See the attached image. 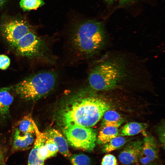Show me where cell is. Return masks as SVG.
<instances>
[{
  "label": "cell",
  "mask_w": 165,
  "mask_h": 165,
  "mask_svg": "<svg viewBox=\"0 0 165 165\" xmlns=\"http://www.w3.org/2000/svg\"><path fill=\"white\" fill-rule=\"evenodd\" d=\"M89 93L87 90L82 91L77 98L63 108L60 117L64 127L75 125L90 127L109 110L110 105L107 103Z\"/></svg>",
  "instance_id": "6da1fadb"
},
{
  "label": "cell",
  "mask_w": 165,
  "mask_h": 165,
  "mask_svg": "<svg viewBox=\"0 0 165 165\" xmlns=\"http://www.w3.org/2000/svg\"><path fill=\"white\" fill-rule=\"evenodd\" d=\"M68 42L72 51L79 58H92L99 53L106 44L104 25L94 20L80 23L73 29Z\"/></svg>",
  "instance_id": "7a4b0ae2"
},
{
  "label": "cell",
  "mask_w": 165,
  "mask_h": 165,
  "mask_svg": "<svg viewBox=\"0 0 165 165\" xmlns=\"http://www.w3.org/2000/svg\"><path fill=\"white\" fill-rule=\"evenodd\" d=\"M126 61L120 58L110 59L97 64L90 72L88 81L90 88L96 91L116 88L127 78L129 73Z\"/></svg>",
  "instance_id": "3957f363"
},
{
  "label": "cell",
  "mask_w": 165,
  "mask_h": 165,
  "mask_svg": "<svg viewBox=\"0 0 165 165\" xmlns=\"http://www.w3.org/2000/svg\"><path fill=\"white\" fill-rule=\"evenodd\" d=\"M58 78L57 71H44L20 82L14 86L13 89L22 99L36 100L50 92L56 85Z\"/></svg>",
  "instance_id": "277c9868"
},
{
  "label": "cell",
  "mask_w": 165,
  "mask_h": 165,
  "mask_svg": "<svg viewBox=\"0 0 165 165\" xmlns=\"http://www.w3.org/2000/svg\"><path fill=\"white\" fill-rule=\"evenodd\" d=\"M14 46L22 55L43 57L51 64L56 61V57L51 50V44L32 30L20 39Z\"/></svg>",
  "instance_id": "5b68a950"
},
{
  "label": "cell",
  "mask_w": 165,
  "mask_h": 165,
  "mask_svg": "<svg viewBox=\"0 0 165 165\" xmlns=\"http://www.w3.org/2000/svg\"><path fill=\"white\" fill-rule=\"evenodd\" d=\"M63 131L69 143L72 146L89 152L94 148L97 134L92 128L72 125L64 127Z\"/></svg>",
  "instance_id": "8992f818"
},
{
  "label": "cell",
  "mask_w": 165,
  "mask_h": 165,
  "mask_svg": "<svg viewBox=\"0 0 165 165\" xmlns=\"http://www.w3.org/2000/svg\"><path fill=\"white\" fill-rule=\"evenodd\" d=\"M0 30L7 41L14 46L20 39L32 30L25 21L15 19L2 23L0 26Z\"/></svg>",
  "instance_id": "52a82bcc"
},
{
  "label": "cell",
  "mask_w": 165,
  "mask_h": 165,
  "mask_svg": "<svg viewBox=\"0 0 165 165\" xmlns=\"http://www.w3.org/2000/svg\"><path fill=\"white\" fill-rule=\"evenodd\" d=\"M143 141L137 140L129 143L119 153L118 159L124 165H131L139 161Z\"/></svg>",
  "instance_id": "ba28073f"
},
{
  "label": "cell",
  "mask_w": 165,
  "mask_h": 165,
  "mask_svg": "<svg viewBox=\"0 0 165 165\" xmlns=\"http://www.w3.org/2000/svg\"><path fill=\"white\" fill-rule=\"evenodd\" d=\"M159 156V149L155 138L150 135H145L139 158L142 165H146L154 162Z\"/></svg>",
  "instance_id": "9c48e42d"
},
{
  "label": "cell",
  "mask_w": 165,
  "mask_h": 165,
  "mask_svg": "<svg viewBox=\"0 0 165 165\" xmlns=\"http://www.w3.org/2000/svg\"><path fill=\"white\" fill-rule=\"evenodd\" d=\"M34 141L32 134L22 133L16 128L13 135V150L14 151H17L28 149Z\"/></svg>",
  "instance_id": "30bf717a"
},
{
  "label": "cell",
  "mask_w": 165,
  "mask_h": 165,
  "mask_svg": "<svg viewBox=\"0 0 165 165\" xmlns=\"http://www.w3.org/2000/svg\"><path fill=\"white\" fill-rule=\"evenodd\" d=\"M36 138L33 147L31 150L28 158V165H44V160L41 159L38 156L37 152L40 146L43 144L46 140L45 133L38 130L35 132Z\"/></svg>",
  "instance_id": "8fae6325"
},
{
  "label": "cell",
  "mask_w": 165,
  "mask_h": 165,
  "mask_svg": "<svg viewBox=\"0 0 165 165\" xmlns=\"http://www.w3.org/2000/svg\"><path fill=\"white\" fill-rule=\"evenodd\" d=\"M47 134L53 140L61 154L65 157L69 158L71 156L67 141L59 130L55 129L50 130Z\"/></svg>",
  "instance_id": "7c38bea8"
},
{
  "label": "cell",
  "mask_w": 165,
  "mask_h": 165,
  "mask_svg": "<svg viewBox=\"0 0 165 165\" xmlns=\"http://www.w3.org/2000/svg\"><path fill=\"white\" fill-rule=\"evenodd\" d=\"M10 90L9 87L0 88V115L3 118L9 114L10 106L13 101Z\"/></svg>",
  "instance_id": "4fadbf2b"
},
{
  "label": "cell",
  "mask_w": 165,
  "mask_h": 165,
  "mask_svg": "<svg viewBox=\"0 0 165 165\" xmlns=\"http://www.w3.org/2000/svg\"><path fill=\"white\" fill-rule=\"evenodd\" d=\"M102 117V127L112 126L118 128L124 121L121 115L114 110H107L104 113Z\"/></svg>",
  "instance_id": "5bb4252c"
},
{
  "label": "cell",
  "mask_w": 165,
  "mask_h": 165,
  "mask_svg": "<svg viewBox=\"0 0 165 165\" xmlns=\"http://www.w3.org/2000/svg\"><path fill=\"white\" fill-rule=\"evenodd\" d=\"M147 125L144 123L130 122L125 125L120 132V135L129 136L141 133L144 134Z\"/></svg>",
  "instance_id": "9a60e30c"
},
{
  "label": "cell",
  "mask_w": 165,
  "mask_h": 165,
  "mask_svg": "<svg viewBox=\"0 0 165 165\" xmlns=\"http://www.w3.org/2000/svg\"><path fill=\"white\" fill-rule=\"evenodd\" d=\"M118 127L112 126L102 127L97 138L98 144L104 145L118 136Z\"/></svg>",
  "instance_id": "2e32d148"
},
{
  "label": "cell",
  "mask_w": 165,
  "mask_h": 165,
  "mask_svg": "<svg viewBox=\"0 0 165 165\" xmlns=\"http://www.w3.org/2000/svg\"><path fill=\"white\" fill-rule=\"evenodd\" d=\"M128 141V140L124 136H117L107 143L104 145L102 151L108 153L119 149L123 147Z\"/></svg>",
  "instance_id": "e0dca14e"
},
{
  "label": "cell",
  "mask_w": 165,
  "mask_h": 165,
  "mask_svg": "<svg viewBox=\"0 0 165 165\" xmlns=\"http://www.w3.org/2000/svg\"><path fill=\"white\" fill-rule=\"evenodd\" d=\"M34 121L31 116H25L19 122L17 129L24 133L33 134L35 133Z\"/></svg>",
  "instance_id": "ac0fdd59"
},
{
  "label": "cell",
  "mask_w": 165,
  "mask_h": 165,
  "mask_svg": "<svg viewBox=\"0 0 165 165\" xmlns=\"http://www.w3.org/2000/svg\"><path fill=\"white\" fill-rule=\"evenodd\" d=\"M20 4L23 10L26 11L36 9L44 3L42 0H20Z\"/></svg>",
  "instance_id": "d6986e66"
},
{
  "label": "cell",
  "mask_w": 165,
  "mask_h": 165,
  "mask_svg": "<svg viewBox=\"0 0 165 165\" xmlns=\"http://www.w3.org/2000/svg\"><path fill=\"white\" fill-rule=\"evenodd\" d=\"M71 165H90V158L83 154H75L70 157Z\"/></svg>",
  "instance_id": "ffe728a7"
},
{
  "label": "cell",
  "mask_w": 165,
  "mask_h": 165,
  "mask_svg": "<svg viewBox=\"0 0 165 165\" xmlns=\"http://www.w3.org/2000/svg\"><path fill=\"white\" fill-rule=\"evenodd\" d=\"M44 144L51 154L52 157L55 156L58 151L57 147L53 140L48 136L46 133V137Z\"/></svg>",
  "instance_id": "44dd1931"
},
{
  "label": "cell",
  "mask_w": 165,
  "mask_h": 165,
  "mask_svg": "<svg viewBox=\"0 0 165 165\" xmlns=\"http://www.w3.org/2000/svg\"><path fill=\"white\" fill-rule=\"evenodd\" d=\"M101 165H118L116 157L111 154H107L103 157Z\"/></svg>",
  "instance_id": "7402d4cb"
},
{
  "label": "cell",
  "mask_w": 165,
  "mask_h": 165,
  "mask_svg": "<svg viewBox=\"0 0 165 165\" xmlns=\"http://www.w3.org/2000/svg\"><path fill=\"white\" fill-rule=\"evenodd\" d=\"M9 58L4 54L0 55V69L4 70L7 69L10 64Z\"/></svg>",
  "instance_id": "603a6c76"
},
{
  "label": "cell",
  "mask_w": 165,
  "mask_h": 165,
  "mask_svg": "<svg viewBox=\"0 0 165 165\" xmlns=\"http://www.w3.org/2000/svg\"><path fill=\"white\" fill-rule=\"evenodd\" d=\"M165 127L164 125L159 127L158 134L159 140L161 146L164 149L165 148Z\"/></svg>",
  "instance_id": "cb8c5ba5"
},
{
  "label": "cell",
  "mask_w": 165,
  "mask_h": 165,
  "mask_svg": "<svg viewBox=\"0 0 165 165\" xmlns=\"http://www.w3.org/2000/svg\"><path fill=\"white\" fill-rule=\"evenodd\" d=\"M137 0H119V6H123L135 2Z\"/></svg>",
  "instance_id": "d4e9b609"
},
{
  "label": "cell",
  "mask_w": 165,
  "mask_h": 165,
  "mask_svg": "<svg viewBox=\"0 0 165 165\" xmlns=\"http://www.w3.org/2000/svg\"><path fill=\"white\" fill-rule=\"evenodd\" d=\"M4 159L3 152L0 148V165H2L4 163Z\"/></svg>",
  "instance_id": "484cf974"
},
{
  "label": "cell",
  "mask_w": 165,
  "mask_h": 165,
  "mask_svg": "<svg viewBox=\"0 0 165 165\" xmlns=\"http://www.w3.org/2000/svg\"><path fill=\"white\" fill-rule=\"evenodd\" d=\"M106 3L109 4H113L116 0H104Z\"/></svg>",
  "instance_id": "4316f807"
},
{
  "label": "cell",
  "mask_w": 165,
  "mask_h": 165,
  "mask_svg": "<svg viewBox=\"0 0 165 165\" xmlns=\"http://www.w3.org/2000/svg\"><path fill=\"white\" fill-rule=\"evenodd\" d=\"M6 1L7 0H0V8L5 4Z\"/></svg>",
  "instance_id": "83f0119b"
},
{
  "label": "cell",
  "mask_w": 165,
  "mask_h": 165,
  "mask_svg": "<svg viewBox=\"0 0 165 165\" xmlns=\"http://www.w3.org/2000/svg\"><path fill=\"white\" fill-rule=\"evenodd\" d=\"M146 165H160L154 162Z\"/></svg>",
  "instance_id": "f1b7e54d"
}]
</instances>
